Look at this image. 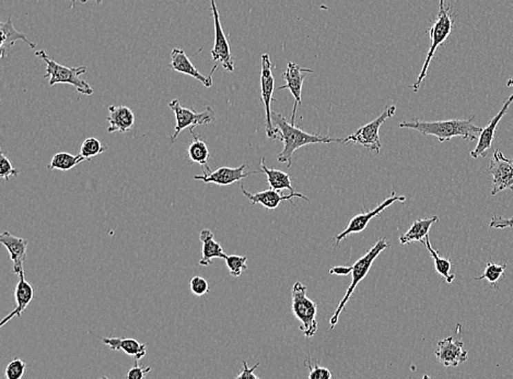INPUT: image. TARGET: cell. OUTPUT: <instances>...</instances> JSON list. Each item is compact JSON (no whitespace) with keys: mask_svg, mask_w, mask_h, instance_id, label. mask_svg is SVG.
Listing matches in <instances>:
<instances>
[{"mask_svg":"<svg viewBox=\"0 0 513 379\" xmlns=\"http://www.w3.org/2000/svg\"><path fill=\"white\" fill-rule=\"evenodd\" d=\"M272 119L273 124H275V139L281 140L283 143V149L278 156V161L281 163H286L287 167H290L294 153L300 147L314 143H343V139L339 138L322 137L320 134L303 132L296 125L289 123L281 114L273 112Z\"/></svg>","mask_w":513,"mask_h":379,"instance_id":"cell-1","label":"cell"},{"mask_svg":"<svg viewBox=\"0 0 513 379\" xmlns=\"http://www.w3.org/2000/svg\"><path fill=\"white\" fill-rule=\"evenodd\" d=\"M475 115L467 119H450V121H421L419 119L410 121H402L400 128H410L417 130L423 136H434L440 143L452 139L454 137H462L465 140L479 139L483 128L473 124Z\"/></svg>","mask_w":513,"mask_h":379,"instance_id":"cell-2","label":"cell"},{"mask_svg":"<svg viewBox=\"0 0 513 379\" xmlns=\"http://www.w3.org/2000/svg\"><path fill=\"white\" fill-rule=\"evenodd\" d=\"M389 247H391V244H390L384 237H382V238H380V240H379L378 242H376V244H374V245L367 252L365 255H363V257L358 259L352 266H350L352 267V272H350V276H352V283H350V287L347 289L346 294L344 295V298L341 300L339 307H337L336 311H335L333 316H332L331 321H330V325H331V328H330V329L333 330L334 328H335V326H336L337 322H339V316H341V314L343 313L345 307H346V304L348 303L350 296H352V293L354 292L356 287H358L360 282L363 281V280L368 276L371 267H372L373 263L376 260V257H378L383 250H385L386 248Z\"/></svg>","mask_w":513,"mask_h":379,"instance_id":"cell-3","label":"cell"},{"mask_svg":"<svg viewBox=\"0 0 513 379\" xmlns=\"http://www.w3.org/2000/svg\"><path fill=\"white\" fill-rule=\"evenodd\" d=\"M35 56L46 61V74H44V78H50L48 85L50 87L57 83H67V85H74L78 92L81 94H92L93 89L90 85L86 80L80 79V76L87 72V67L63 66L61 63H56L54 59H50L46 50H43L35 52Z\"/></svg>","mask_w":513,"mask_h":379,"instance_id":"cell-4","label":"cell"},{"mask_svg":"<svg viewBox=\"0 0 513 379\" xmlns=\"http://www.w3.org/2000/svg\"><path fill=\"white\" fill-rule=\"evenodd\" d=\"M453 28H454V18H453L452 12H451V6L449 5L447 7H445V8L440 9L438 17L434 19L432 27L429 29L432 44H430V48H429L426 61L423 63L421 74L418 76L417 81L412 85L414 92H418L419 89H421L423 80L426 78L427 72H428L430 63H432L434 54H436V48H439L440 45L443 44L447 40V37L452 33Z\"/></svg>","mask_w":513,"mask_h":379,"instance_id":"cell-5","label":"cell"},{"mask_svg":"<svg viewBox=\"0 0 513 379\" xmlns=\"http://www.w3.org/2000/svg\"><path fill=\"white\" fill-rule=\"evenodd\" d=\"M307 285L296 282L291 292V308L294 316L301 322L302 334L305 338H312L318 331V306L307 296Z\"/></svg>","mask_w":513,"mask_h":379,"instance_id":"cell-6","label":"cell"},{"mask_svg":"<svg viewBox=\"0 0 513 379\" xmlns=\"http://www.w3.org/2000/svg\"><path fill=\"white\" fill-rule=\"evenodd\" d=\"M396 112V106H386L381 115H379L374 121H370L369 124L360 127L357 132L350 134L348 137L343 139V143H357L363 145L367 150L379 153L381 150L382 145L380 141V128L388 119H391Z\"/></svg>","mask_w":513,"mask_h":379,"instance_id":"cell-7","label":"cell"},{"mask_svg":"<svg viewBox=\"0 0 513 379\" xmlns=\"http://www.w3.org/2000/svg\"><path fill=\"white\" fill-rule=\"evenodd\" d=\"M169 108L174 113L175 121H177L174 134L170 137L171 143H175L182 130L186 128L193 130L194 127L199 126V125L204 126V125L212 124L216 121V113L210 106H207L204 112L197 113L190 108L183 107L179 100L175 99L169 103Z\"/></svg>","mask_w":513,"mask_h":379,"instance_id":"cell-8","label":"cell"},{"mask_svg":"<svg viewBox=\"0 0 513 379\" xmlns=\"http://www.w3.org/2000/svg\"><path fill=\"white\" fill-rule=\"evenodd\" d=\"M275 78H274L273 66L268 54L262 55V70H261V98L265 110V126L266 134L270 139H275V126L272 119V102H273Z\"/></svg>","mask_w":513,"mask_h":379,"instance_id":"cell-9","label":"cell"},{"mask_svg":"<svg viewBox=\"0 0 513 379\" xmlns=\"http://www.w3.org/2000/svg\"><path fill=\"white\" fill-rule=\"evenodd\" d=\"M487 173L492 176V196L503 190H513V160L505 158L498 149L494 152Z\"/></svg>","mask_w":513,"mask_h":379,"instance_id":"cell-10","label":"cell"},{"mask_svg":"<svg viewBox=\"0 0 513 379\" xmlns=\"http://www.w3.org/2000/svg\"><path fill=\"white\" fill-rule=\"evenodd\" d=\"M397 201L405 203V201H406V198H405V196H397L395 195V192H392V195L390 196V197L386 198L385 201H384L383 203H380L376 209L368 211V212H365V214H357V216H354V218L350 220L348 225H347L346 229H345L343 232L339 233V234L334 238V240H335V249L339 248L341 240H344L347 236H350V234H356V233H361L363 231H365V227H368L369 222H370L373 218L380 216L386 208H389L390 205H393L394 203H397Z\"/></svg>","mask_w":513,"mask_h":379,"instance_id":"cell-11","label":"cell"},{"mask_svg":"<svg viewBox=\"0 0 513 379\" xmlns=\"http://www.w3.org/2000/svg\"><path fill=\"white\" fill-rule=\"evenodd\" d=\"M214 24V44L212 50V61H220L223 68L229 72H234V61L231 55L230 45L220 22V14L216 0H210Z\"/></svg>","mask_w":513,"mask_h":379,"instance_id":"cell-12","label":"cell"},{"mask_svg":"<svg viewBox=\"0 0 513 379\" xmlns=\"http://www.w3.org/2000/svg\"><path fill=\"white\" fill-rule=\"evenodd\" d=\"M311 69L303 68L300 65L294 63H288L286 72H283V78L286 81V85H281L278 90L288 89L291 94L294 95V105L292 115H291V123L296 125V111L298 106L301 105L302 102V87L303 81L308 74H312Z\"/></svg>","mask_w":513,"mask_h":379,"instance_id":"cell-13","label":"cell"},{"mask_svg":"<svg viewBox=\"0 0 513 379\" xmlns=\"http://www.w3.org/2000/svg\"><path fill=\"white\" fill-rule=\"evenodd\" d=\"M248 165L246 164H242L239 167H228V166H223L216 171L210 172L207 173V171L204 172L203 175H195L193 179L195 181H201V182L205 183V184H216L219 186H229V185L234 184V183L240 182L242 179L246 178V177L251 176V175L259 174V171L246 172Z\"/></svg>","mask_w":513,"mask_h":379,"instance_id":"cell-14","label":"cell"},{"mask_svg":"<svg viewBox=\"0 0 513 379\" xmlns=\"http://www.w3.org/2000/svg\"><path fill=\"white\" fill-rule=\"evenodd\" d=\"M438 361L447 367H455L459 364L467 361L468 352L464 349V343L453 337H447L438 343L436 350Z\"/></svg>","mask_w":513,"mask_h":379,"instance_id":"cell-15","label":"cell"},{"mask_svg":"<svg viewBox=\"0 0 513 379\" xmlns=\"http://www.w3.org/2000/svg\"><path fill=\"white\" fill-rule=\"evenodd\" d=\"M513 102V94L509 96L507 102L503 104V108L500 110L499 113L496 115L494 119L490 121V124L485 127L484 130H481V134H479V143H477L476 147L471 152V156L473 158H479V156L481 158H486L488 152L492 147V143H494V138H495L496 130H497L498 125H499L500 121L505 116V113L508 112V108L510 107L511 103Z\"/></svg>","mask_w":513,"mask_h":379,"instance_id":"cell-16","label":"cell"},{"mask_svg":"<svg viewBox=\"0 0 513 379\" xmlns=\"http://www.w3.org/2000/svg\"><path fill=\"white\" fill-rule=\"evenodd\" d=\"M241 190L243 192V195L249 199L250 203L252 205H262L266 209L270 210H274V209L278 208V205H281L283 201H292V198H301L303 201L309 203V198L305 197V195H302L301 192H291L290 195H281V192L270 188L268 190H264V192H256V194H251V192H246L244 190V185H241Z\"/></svg>","mask_w":513,"mask_h":379,"instance_id":"cell-17","label":"cell"},{"mask_svg":"<svg viewBox=\"0 0 513 379\" xmlns=\"http://www.w3.org/2000/svg\"><path fill=\"white\" fill-rule=\"evenodd\" d=\"M170 68L174 70V72H180V74L193 76L194 79L199 80L205 87L210 88L212 85V74H214L217 66L214 67L212 74H209V76H204V74L199 72V69L194 66L182 48H173L172 52H171Z\"/></svg>","mask_w":513,"mask_h":379,"instance_id":"cell-18","label":"cell"},{"mask_svg":"<svg viewBox=\"0 0 513 379\" xmlns=\"http://www.w3.org/2000/svg\"><path fill=\"white\" fill-rule=\"evenodd\" d=\"M0 243L8 250L10 259L14 263V274H19L24 272V260L27 257V248L29 242L22 237H17L8 231L1 233Z\"/></svg>","mask_w":513,"mask_h":379,"instance_id":"cell-19","label":"cell"},{"mask_svg":"<svg viewBox=\"0 0 513 379\" xmlns=\"http://www.w3.org/2000/svg\"><path fill=\"white\" fill-rule=\"evenodd\" d=\"M19 281L16 285V290H14V300H16V307L14 311H11L9 315L5 317V318L0 322V327L5 326L7 322L14 318V317L22 316L23 311L27 309L29 304L32 302L33 298H34V289L32 285H30L29 282L24 278V272L21 274H19Z\"/></svg>","mask_w":513,"mask_h":379,"instance_id":"cell-20","label":"cell"},{"mask_svg":"<svg viewBox=\"0 0 513 379\" xmlns=\"http://www.w3.org/2000/svg\"><path fill=\"white\" fill-rule=\"evenodd\" d=\"M110 115L106 121L109 123L108 132H128L134 128L135 125V115L128 106H110Z\"/></svg>","mask_w":513,"mask_h":379,"instance_id":"cell-21","label":"cell"},{"mask_svg":"<svg viewBox=\"0 0 513 379\" xmlns=\"http://www.w3.org/2000/svg\"><path fill=\"white\" fill-rule=\"evenodd\" d=\"M101 340L111 350L123 351L128 356H134L135 363L139 362V360H141L147 354V345H145V343L138 342L137 340L132 339V338L122 339V338L110 337L101 338Z\"/></svg>","mask_w":513,"mask_h":379,"instance_id":"cell-22","label":"cell"},{"mask_svg":"<svg viewBox=\"0 0 513 379\" xmlns=\"http://www.w3.org/2000/svg\"><path fill=\"white\" fill-rule=\"evenodd\" d=\"M0 35H1V40H0V55H1V57H6L8 48L14 46V43L18 42V41H23L31 48H37V44L31 42L28 39L27 35L18 31L14 28L11 17H9L7 21L0 23Z\"/></svg>","mask_w":513,"mask_h":379,"instance_id":"cell-23","label":"cell"},{"mask_svg":"<svg viewBox=\"0 0 513 379\" xmlns=\"http://www.w3.org/2000/svg\"><path fill=\"white\" fill-rule=\"evenodd\" d=\"M199 240H201V244H203L201 258L199 260V265L201 266H210L212 263V259H225L227 257L221 245L214 240V233L210 229H205L201 231Z\"/></svg>","mask_w":513,"mask_h":379,"instance_id":"cell-24","label":"cell"},{"mask_svg":"<svg viewBox=\"0 0 513 379\" xmlns=\"http://www.w3.org/2000/svg\"><path fill=\"white\" fill-rule=\"evenodd\" d=\"M438 221H439L438 216H432V218H429V219L416 220L408 232L401 235V244L402 245H406V244L413 242H421L423 244L427 235H429V229L432 227V224Z\"/></svg>","mask_w":513,"mask_h":379,"instance_id":"cell-25","label":"cell"},{"mask_svg":"<svg viewBox=\"0 0 513 379\" xmlns=\"http://www.w3.org/2000/svg\"><path fill=\"white\" fill-rule=\"evenodd\" d=\"M190 132L193 134L194 138L193 143L188 145V149L190 163L199 164V165L204 166L205 171H210V167L208 165V160L210 158L208 147H207L204 140H201L199 134H195L193 130H190Z\"/></svg>","mask_w":513,"mask_h":379,"instance_id":"cell-26","label":"cell"},{"mask_svg":"<svg viewBox=\"0 0 513 379\" xmlns=\"http://www.w3.org/2000/svg\"><path fill=\"white\" fill-rule=\"evenodd\" d=\"M261 170L263 173L268 176V184L270 187L273 190L281 192V190H290L291 192H294L292 184H291L290 175L287 174L285 172L279 171V170L268 169L266 164H265V158H261Z\"/></svg>","mask_w":513,"mask_h":379,"instance_id":"cell-27","label":"cell"},{"mask_svg":"<svg viewBox=\"0 0 513 379\" xmlns=\"http://www.w3.org/2000/svg\"><path fill=\"white\" fill-rule=\"evenodd\" d=\"M423 244H425L427 250H428L430 255H432V259H434L436 272H438L442 278H445L447 283H449V285L453 283V281L455 280V274H451V268H452V263H451V260H450V259L442 258V257H440L439 254L436 253V250L432 248L430 238H429V235H427Z\"/></svg>","mask_w":513,"mask_h":379,"instance_id":"cell-28","label":"cell"},{"mask_svg":"<svg viewBox=\"0 0 513 379\" xmlns=\"http://www.w3.org/2000/svg\"><path fill=\"white\" fill-rule=\"evenodd\" d=\"M86 158L79 154V156H72L70 153L59 152L52 158L50 165L48 169L50 171L53 170H59V171H70L74 169V166L83 162Z\"/></svg>","mask_w":513,"mask_h":379,"instance_id":"cell-29","label":"cell"},{"mask_svg":"<svg viewBox=\"0 0 513 379\" xmlns=\"http://www.w3.org/2000/svg\"><path fill=\"white\" fill-rule=\"evenodd\" d=\"M505 269H507V265H498V263H488L485 268L484 274H481V277L475 278L476 281H481V280H487L488 283L492 285V287H496L499 283V280L503 277Z\"/></svg>","mask_w":513,"mask_h":379,"instance_id":"cell-30","label":"cell"},{"mask_svg":"<svg viewBox=\"0 0 513 379\" xmlns=\"http://www.w3.org/2000/svg\"><path fill=\"white\" fill-rule=\"evenodd\" d=\"M108 150V147H104L101 143L100 140L97 138H87V139L82 143L81 147H80V154H81L86 160H91L94 156H100L102 153L105 152Z\"/></svg>","mask_w":513,"mask_h":379,"instance_id":"cell-31","label":"cell"},{"mask_svg":"<svg viewBox=\"0 0 513 379\" xmlns=\"http://www.w3.org/2000/svg\"><path fill=\"white\" fill-rule=\"evenodd\" d=\"M225 265L231 276L234 278L240 277L242 272L248 269V257L245 256L230 255L225 258Z\"/></svg>","mask_w":513,"mask_h":379,"instance_id":"cell-32","label":"cell"},{"mask_svg":"<svg viewBox=\"0 0 513 379\" xmlns=\"http://www.w3.org/2000/svg\"><path fill=\"white\" fill-rule=\"evenodd\" d=\"M27 369V364L21 358H14L7 365L5 371L6 379H21Z\"/></svg>","mask_w":513,"mask_h":379,"instance_id":"cell-33","label":"cell"},{"mask_svg":"<svg viewBox=\"0 0 513 379\" xmlns=\"http://www.w3.org/2000/svg\"><path fill=\"white\" fill-rule=\"evenodd\" d=\"M305 367L309 371L310 379H331L333 377L331 371L319 365L318 362H311V360H307L305 363Z\"/></svg>","mask_w":513,"mask_h":379,"instance_id":"cell-34","label":"cell"},{"mask_svg":"<svg viewBox=\"0 0 513 379\" xmlns=\"http://www.w3.org/2000/svg\"><path fill=\"white\" fill-rule=\"evenodd\" d=\"M19 174H20V171L14 169L9 158L1 153L0 154V176L3 177L5 181H9L11 177H17Z\"/></svg>","mask_w":513,"mask_h":379,"instance_id":"cell-35","label":"cell"},{"mask_svg":"<svg viewBox=\"0 0 513 379\" xmlns=\"http://www.w3.org/2000/svg\"><path fill=\"white\" fill-rule=\"evenodd\" d=\"M191 292L196 296H204L209 293V285L206 279L199 276L192 278L190 282Z\"/></svg>","mask_w":513,"mask_h":379,"instance_id":"cell-36","label":"cell"},{"mask_svg":"<svg viewBox=\"0 0 513 379\" xmlns=\"http://www.w3.org/2000/svg\"><path fill=\"white\" fill-rule=\"evenodd\" d=\"M490 227L492 229H503L505 227H513V216L510 219H505L503 216H492L490 222Z\"/></svg>","mask_w":513,"mask_h":379,"instance_id":"cell-37","label":"cell"},{"mask_svg":"<svg viewBox=\"0 0 513 379\" xmlns=\"http://www.w3.org/2000/svg\"><path fill=\"white\" fill-rule=\"evenodd\" d=\"M150 371L151 367H143V365H139L137 362V363H135V366L128 371L126 377L128 379H143Z\"/></svg>","mask_w":513,"mask_h":379,"instance_id":"cell-38","label":"cell"},{"mask_svg":"<svg viewBox=\"0 0 513 379\" xmlns=\"http://www.w3.org/2000/svg\"><path fill=\"white\" fill-rule=\"evenodd\" d=\"M242 364H243V369H242L240 374L236 377L237 379H259V376H257L254 373L255 369L259 367V363L255 364L252 369H250L245 361H243V363Z\"/></svg>","mask_w":513,"mask_h":379,"instance_id":"cell-39","label":"cell"},{"mask_svg":"<svg viewBox=\"0 0 513 379\" xmlns=\"http://www.w3.org/2000/svg\"><path fill=\"white\" fill-rule=\"evenodd\" d=\"M352 272V267H334L330 270V274H336V276H348Z\"/></svg>","mask_w":513,"mask_h":379,"instance_id":"cell-40","label":"cell"},{"mask_svg":"<svg viewBox=\"0 0 513 379\" xmlns=\"http://www.w3.org/2000/svg\"><path fill=\"white\" fill-rule=\"evenodd\" d=\"M69 1H70V3H72V5H70V7H72V8H74V3H76V1H80V3H87L88 0H69ZM93 1H96L97 3H102V1H103V0H93Z\"/></svg>","mask_w":513,"mask_h":379,"instance_id":"cell-41","label":"cell"},{"mask_svg":"<svg viewBox=\"0 0 513 379\" xmlns=\"http://www.w3.org/2000/svg\"><path fill=\"white\" fill-rule=\"evenodd\" d=\"M507 87H513V78L512 79H509L508 81H507Z\"/></svg>","mask_w":513,"mask_h":379,"instance_id":"cell-42","label":"cell"},{"mask_svg":"<svg viewBox=\"0 0 513 379\" xmlns=\"http://www.w3.org/2000/svg\"><path fill=\"white\" fill-rule=\"evenodd\" d=\"M445 8V0H440V9Z\"/></svg>","mask_w":513,"mask_h":379,"instance_id":"cell-43","label":"cell"}]
</instances>
